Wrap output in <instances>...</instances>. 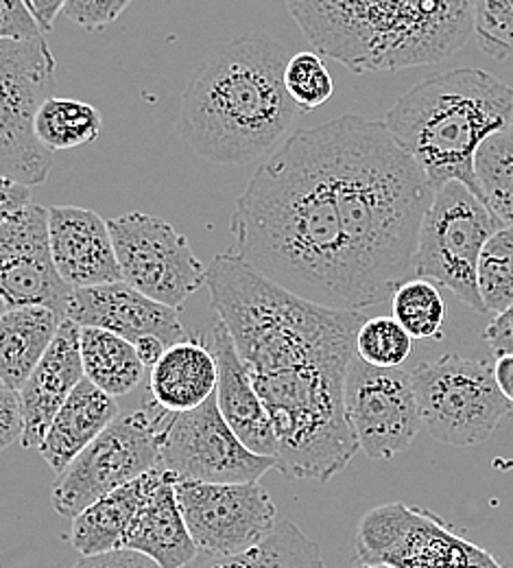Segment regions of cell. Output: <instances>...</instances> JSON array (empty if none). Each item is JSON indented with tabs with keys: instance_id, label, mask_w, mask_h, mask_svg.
I'll return each mask as SVG.
<instances>
[{
	"instance_id": "41",
	"label": "cell",
	"mask_w": 513,
	"mask_h": 568,
	"mask_svg": "<svg viewBox=\"0 0 513 568\" xmlns=\"http://www.w3.org/2000/svg\"><path fill=\"white\" fill-rule=\"evenodd\" d=\"M27 2L33 9L44 33H51L55 29V18L64 11V4L69 0H27Z\"/></svg>"
},
{
	"instance_id": "43",
	"label": "cell",
	"mask_w": 513,
	"mask_h": 568,
	"mask_svg": "<svg viewBox=\"0 0 513 568\" xmlns=\"http://www.w3.org/2000/svg\"><path fill=\"white\" fill-rule=\"evenodd\" d=\"M494 372L503 394L513 403V355L499 356L494 363Z\"/></svg>"
},
{
	"instance_id": "30",
	"label": "cell",
	"mask_w": 513,
	"mask_h": 568,
	"mask_svg": "<svg viewBox=\"0 0 513 568\" xmlns=\"http://www.w3.org/2000/svg\"><path fill=\"white\" fill-rule=\"evenodd\" d=\"M391 311L413 339H441L445 304L433 281L411 278L400 284L391 297Z\"/></svg>"
},
{
	"instance_id": "3",
	"label": "cell",
	"mask_w": 513,
	"mask_h": 568,
	"mask_svg": "<svg viewBox=\"0 0 513 568\" xmlns=\"http://www.w3.org/2000/svg\"><path fill=\"white\" fill-rule=\"evenodd\" d=\"M289 51L271 38H238L188 81L177 136L199 158L247 164L276 153L299 112L285 83Z\"/></svg>"
},
{
	"instance_id": "36",
	"label": "cell",
	"mask_w": 513,
	"mask_h": 568,
	"mask_svg": "<svg viewBox=\"0 0 513 568\" xmlns=\"http://www.w3.org/2000/svg\"><path fill=\"white\" fill-rule=\"evenodd\" d=\"M44 38L33 9L27 0H0V40Z\"/></svg>"
},
{
	"instance_id": "33",
	"label": "cell",
	"mask_w": 513,
	"mask_h": 568,
	"mask_svg": "<svg viewBox=\"0 0 513 568\" xmlns=\"http://www.w3.org/2000/svg\"><path fill=\"white\" fill-rule=\"evenodd\" d=\"M285 83L294 97L299 112H312L321 108L335 94V79L319 53H295L285 69Z\"/></svg>"
},
{
	"instance_id": "7",
	"label": "cell",
	"mask_w": 513,
	"mask_h": 568,
	"mask_svg": "<svg viewBox=\"0 0 513 568\" xmlns=\"http://www.w3.org/2000/svg\"><path fill=\"white\" fill-rule=\"evenodd\" d=\"M58 62L44 38L0 40V171L24 186L44 184L53 151L35 132L40 108L53 94Z\"/></svg>"
},
{
	"instance_id": "34",
	"label": "cell",
	"mask_w": 513,
	"mask_h": 568,
	"mask_svg": "<svg viewBox=\"0 0 513 568\" xmlns=\"http://www.w3.org/2000/svg\"><path fill=\"white\" fill-rule=\"evenodd\" d=\"M474 36L488 58H512L513 0H474Z\"/></svg>"
},
{
	"instance_id": "6",
	"label": "cell",
	"mask_w": 513,
	"mask_h": 568,
	"mask_svg": "<svg viewBox=\"0 0 513 568\" xmlns=\"http://www.w3.org/2000/svg\"><path fill=\"white\" fill-rule=\"evenodd\" d=\"M384 123L435 191L456 180L479 195L476 153L513 123V88L481 69L438 72L398 97Z\"/></svg>"
},
{
	"instance_id": "40",
	"label": "cell",
	"mask_w": 513,
	"mask_h": 568,
	"mask_svg": "<svg viewBox=\"0 0 513 568\" xmlns=\"http://www.w3.org/2000/svg\"><path fill=\"white\" fill-rule=\"evenodd\" d=\"M31 186L18 184L13 180L2 178V189H0V214L13 213L27 204H31Z\"/></svg>"
},
{
	"instance_id": "8",
	"label": "cell",
	"mask_w": 513,
	"mask_h": 568,
	"mask_svg": "<svg viewBox=\"0 0 513 568\" xmlns=\"http://www.w3.org/2000/svg\"><path fill=\"white\" fill-rule=\"evenodd\" d=\"M411 374L422 426L441 444H481L512 414L490 361L443 355Z\"/></svg>"
},
{
	"instance_id": "11",
	"label": "cell",
	"mask_w": 513,
	"mask_h": 568,
	"mask_svg": "<svg viewBox=\"0 0 513 568\" xmlns=\"http://www.w3.org/2000/svg\"><path fill=\"white\" fill-rule=\"evenodd\" d=\"M357 558L393 568H505L440 516L407 503L367 511L357 529Z\"/></svg>"
},
{
	"instance_id": "31",
	"label": "cell",
	"mask_w": 513,
	"mask_h": 568,
	"mask_svg": "<svg viewBox=\"0 0 513 568\" xmlns=\"http://www.w3.org/2000/svg\"><path fill=\"white\" fill-rule=\"evenodd\" d=\"M479 293L488 313H501L513 304V227L501 225L485 243L479 270Z\"/></svg>"
},
{
	"instance_id": "42",
	"label": "cell",
	"mask_w": 513,
	"mask_h": 568,
	"mask_svg": "<svg viewBox=\"0 0 513 568\" xmlns=\"http://www.w3.org/2000/svg\"><path fill=\"white\" fill-rule=\"evenodd\" d=\"M134 346H136V351H138V355L143 358L147 369H151L160 361V356L164 355L166 348H168L160 337H145V339H141Z\"/></svg>"
},
{
	"instance_id": "35",
	"label": "cell",
	"mask_w": 513,
	"mask_h": 568,
	"mask_svg": "<svg viewBox=\"0 0 513 568\" xmlns=\"http://www.w3.org/2000/svg\"><path fill=\"white\" fill-rule=\"evenodd\" d=\"M132 0H69L64 16L85 31H101L116 22Z\"/></svg>"
},
{
	"instance_id": "4",
	"label": "cell",
	"mask_w": 513,
	"mask_h": 568,
	"mask_svg": "<svg viewBox=\"0 0 513 568\" xmlns=\"http://www.w3.org/2000/svg\"><path fill=\"white\" fill-rule=\"evenodd\" d=\"M206 286L252 376L350 367L357 355L363 311L304 300L252 270L234 252L219 254L208 265Z\"/></svg>"
},
{
	"instance_id": "39",
	"label": "cell",
	"mask_w": 513,
	"mask_h": 568,
	"mask_svg": "<svg viewBox=\"0 0 513 568\" xmlns=\"http://www.w3.org/2000/svg\"><path fill=\"white\" fill-rule=\"evenodd\" d=\"M74 568H162L147 556L132 549H116L110 554L83 558Z\"/></svg>"
},
{
	"instance_id": "2",
	"label": "cell",
	"mask_w": 513,
	"mask_h": 568,
	"mask_svg": "<svg viewBox=\"0 0 513 568\" xmlns=\"http://www.w3.org/2000/svg\"><path fill=\"white\" fill-rule=\"evenodd\" d=\"M369 306L415 278V254L435 186L384 121L346 114L310 128Z\"/></svg>"
},
{
	"instance_id": "38",
	"label": "cell",
	"mask_w": 513,
	"mask_h": 568,
	"mask_svg": "<svg viewBox=\"0 0 513 568\" xmlns=\"http://www.w3.org/2000/svg\"><path fill=\"white\" fill-rule=\"evenodd\" d=\"M483 339L496 356L513 355V304L496 313L488 324Z\"/></svg>"
},
{
	"instance_id": "26",
	"label": "cell",
	"mask_w": 513,
	"mask_h": 568,
	"mask_svg": "<svg viewBox=\"0 0 513 568\" xmlns=\"http://www.w3.org/2000/svg\"><path fill=\"white\" fill-rule=\"evenodd\" d=\"M81 361L85 378L114 398L138 389L147 372L132 342L92 326L81 328Z\"/></svg>"
},
{
	"instance_id": "29",
	"label": "cell",
	"mask_w": 513,
	"mask_h": 568,
	"mask_svg": "<svg viewBox=\"0 0 513 568\" xmlns=\"http://www.w3.org/2000/svg\"><path fill=\"white\" fill-rule=\"evenodd\" d=\"M479 197L494 216L513 227V132L503 130L481 144L474 162Z\"/></svg>"
},
{
	"instance_id": "14",
	"label": "cell",
	"mask_w": 513,
	"mask_h": 568,
	"mask_svg": "<svg viewBox=\"0 0 513 568\" xmlns=\"http://www.w3.org/2000/svg\"><path fill=\"white\" fill-rule=\"evenodd\" d=\"M177 498L199 554L238 556L278 529V507L258 484L177 481Z\"/></svg>"
},
{
	"instance_id": "10",
	"label": "cell",
	"mask_w": 513,
	"mask_h": 568,
	"mask_svg": "<svg viewBox=\"0 0 513 568\" xmlns=\"http://www.w3.org/2000/svg\"><path fill=\"white\" fill-rule=\"evenodd\" d=\"M501 225L470 186L456 180L443 184L435 191L422 223L415 278L445 286L463 304L488 313L479 293L476 270L485 243Z\"/></svg>"
},
{
	"instance_id": "27",
	"label": "cell",
	"mask_w": 513,
	"mask_h": 568,
	"mask_svg": "<svg viewBox=\"0 0 513 568\" xmlns=\"http://www.w3.org/2000/svg\"><path fill=\"white\" fill-rule=\"evenodd\" d=\"M184 568H326L319 545L285 520L256 549L238 556L199 554Z\"/></svg>"
},
{
	"instance_id": "17",
	"label": "cell",
	"mask_w": 513,
	"mask_h": 568,
	"mask_svg": "<svg viewBox=\"0 0 513 568\" xmlns=\"http://www.w3.org/2000/svg\"><path fill=\"white\" fill-rule=\"evenodd\" d=\"M66 320H73L81 328L92 326L116 333L132 344L160 337L166 346H173L188 337L177 308L151 300L125 281L73 288Z\"/></svg>"
},
{
	"instance_id": "23",
	"label": "cell",
	"mask_w": 513,
	"mask_h": 568,
	"mask_svg": "<svg viewBox=\"0 0 513 568\" xmlns=\"http://www.w3.org/2000/svg\"><path fill=\"white\" fill-rule=\"evenodd\" d=\"M119 414L121 412L116 398L83 376L71 398L58 412L38 453L49 464V468L60 475Z\"/></svg>"
},
{
	"instance_id": "45",
	"label": "cell",
	"mask_w": 513,
	"mask_h": 568,
	"mask_svg": "<svg viewBox=\"0 0 513 568\" xmlns=\"http://www.w3.org/2000/svg\"><path fill=\"white\" fill-rule=\"evenodd\" d=\"M512 132H513V123H512Z\"/></svg>"
},
{
	"instance_id": "15",
	"label": "cell",
	"mask_w": 513,
	"mask_h": 568,
	"mask_svg": "<svg viewBox=\"0 0 513 568\" xmlns=\"http://www.w3.org/2000/svg\"><path fill=\"white\" fill-rule=\"evenodd\" d=\"M346 407L359 446L371 459L398 457L422 428L413 374L369 365L359 355L348 369Z\"/></svg>"
},
{
	"instance_id": "1",
	"label": "cell",
	"mask_w": 513,
	"mask_h": 568,
	"mask_svg": "<svg viewBox=\"0 0 513 568\" xmlns=\"http://www.w3.org/2000/svg\"><path fill=\"white\" fill-rule=\"evenodd\" d=\"M229 227L232 252L271 283L339 311L369 306L310 128L258 166Z\"/></svg>"
},
{
	"instance_id": "12",
	"label": "cell",
	"mask_w": 513,
	"mask_h": 568,
	"mask_svg": "<svg viewBox=\"0 0 513 568\" xmlns=\"http://www.w3.org/2000/svg\"><path fill=\"white\" fill-rule=\"evenodd\" d=\"M107 223L123 281L151 300L179 311L188 297L208 284V267L197 258L191 241L168 221L136 211Z\"/></svg>"
},
{
	"instance_id": "21",
	"label": "cell",
	"mask_w": 513,
	"mask_h": 568,
	"mask_svg": "<svg viewBox=\"0 0 513 568\" xmlns=\"http://www.w3.org/2000/svg\"><path fill=\"white\" fill-rule=\"evenodd\" d=\"M208 346L219 365L217 403L234 433L258 455L278 457V437L271 416L252 381L245 361L238 355L227 326L217 320Z\"/></svg>"
},
{
	"instance_id": "37",
	"label": "cell",
	"mask_w": 513,
	"mask_h": 568,
	"mask_svg": "<svg viewBox=\"0 0 513 568\" xmlns=\"http://www.w3.org/2000/svg\"><path fill=\"white\" fill-rule=\"evenodd\" d=\"M24 414L20 392L0 381V448H9L13 442H22Z\"/></svg>"
},
{
	"instance_id": "28",
	"label": "cell",
	"mask_w": 513,
	"mask_h": 568,
	"mask_svg": "<svg viewBox=\"0 0 513 568\" xmlns=\"http://www.w3.org/2000/svg\"><path fill=\"white\" fill-rule=\"evenodd\" d=\"M101 130L103 119L99 110L69 97L47 99L35 119L38 139L53 153L90 144L101 136Z\"/></svg>"
},
{
	"instance_id": "18",
	"label": "cell",
	"mask_w": 513,
	"mask_h": 568,
	"mask_svg": "<svg viewBox=\"0 0 513 568\" xmlns=\"http://www.w3.org/2000/svg\"><path fill=\"white\" fill-rule=\"evenodd\" d=\"M51 247L66 283L79 286L123 281L110 223L94 211L76 206L49 209Z\"/></svg>"
},
{
	"instance_id": "32",
	"label": "cell",
	"mask_w": 513,
	"mask_h": 568,
	"mask_svg": "<svg viewBox=\"0 0 513 568\" xmlns=\"http://www.w3.org/2000/svg\"><path fill=\"white\" fill-rule=\"evenodd\" d=\"M413 351V337L396 317L366 320L357 335V355L376 367H400Z\"/></svg>"
},
{
	"instance_id": "24",
	"label": "cell",
	"mask_w": 513,
	"mask_h": 568,
	"mask_svg": "<svg viewBox=\"0 0 513 568\" xmlns=\"http://www.w3.org/2000/svg\"><path fill=\"white\" fill-rule=\"evenodd\" d=\"M64 317L47 306L4 308L0 317V381L22 389L55 342Z\"/></svg>"
},
{
	"instance_id": "19",
	"label": "cell",
	"mask_w": 513,
	"mask_h": 568,
	"mask_svg": "<svg viewBox=\"0 0 513 568\" xmlns=\"http://www.w3.org/2000/svg\"><path fill=\"white\" fill-rule=\"evenodd\" d=\"M148 475L147 495L123 538V549L138 551L162 568L188 567L199 549L179 507V477L162 466Z\"/></svg>"
},
{
	"instance_id": "22",
	"label": "cell",
	"mask_w": 513,
	"mask_h": 568,
	"mask_svg": "<svg viewBox=\"0 0 513 568\" xmlns=\"http://www.w3.org/2000/svg\"><path fill=\"white\" fill-rule=\"evenodd\" d=\"M219 365L211 346L199 335L166 348L148 369V394L155 405L171 414L202 407L217 394Z\"/></svg>"
},
{
	"instance_id": "16",
	"label": "cell",
	"mask_w": 513,
	"mask_h": 568,
	"mask_svg": "<svg viewBox=\"0 0 513 568\" xmlns=\"http://www.w3.org/2000/svg\"><path fill=\"white\" fill-rule=\"evenodd\" d=\"M74 286L55 265L49 209L31 202L0 214V297L2 311L47 306L66 320Z\"/></svg>"
},
{
	"instance_id": "13",
	"label": "cell",
	"mask_w": 513,
	"mask_h": 568,
	"mask_svg": "<svg viewBox=\"0 0 513 568\" xmlns=\"http://www.w3.org/2000/svg\"><path fill=\"white\" fill-rule=\"evenodd\" d=\"M160 466L179 479L208 484L260 481L278 468L276 457L254 453L227 425L217 394L202 407L168 414L162 426Z\"/></svg>"
},
{
	"instance_id": "9",
	"label": "cell",
	"mask_w": 513,
	"mask_h": 568,
	"mask_svg": "<svg viewBox=\"0 0 513 568\" xmlns=\"http://www.w3.org/2000/svg\"><path fill=\"white\" fill-rule=\"evenodd\" d=\"M168 414L153 400L145 409L119 414L58 475L51 493L53 509L73 520L94 500L157 468Z\"/></svg>"
},
{
	"instance_id": "5",
	"label": "cell",
	"mask_w": 513,
	"mask_h": 568,
	"mask_svg": "<svg viewBox=\"0 0 513 568\" xmlns=\"http://www.w3.org/2000/svg\"><path fill=\"white\" fill-rule=\"evenodd\" d=\"M287 7L317 53L357 74L433 67L474 36V0H287Z\"/></svg>"
},
{
	"instance_id": "44",
	"label": "cell",
	"mask_w": 513,
	"mask_h": 568,
	"mask_svg": "<svg viewBox=\"0 0 513 568\" xmlns=\"http://www.w3.org/2000/svg\"><path fill=\"white\" fill-rule=\"evenodd\" d=\"M357 568H393L387 567V565H363V562H359V567Z\"/></svg>"
},
{
	"instance_id": "25",
	"label": "cell",
	"mask_w": 513,
	"mask_h": 568,
	"mask_svg": "<svg viewBox=\"0 0 513 568\" xmlns=\"http://www.w3.org/2000/svg\"><path fill=\"white\" fill-rule=\"evenodd\" d=\"M148 473L94 500L74 516L71 542L83 558L123 549V538L147 495Z\"/></svg>"
},
{
	"instance_id": "20",
	"label": "cell",
	"mask_w": 513,
	"mask_h": 568,
	"mask_svg": "<svg viewBox=\"0 0 513 568\" xmlns=\"http://www.w3.org/2000/svg\"><path fill=\"white\" fill-rule=\"evenodd\" d=\"M85 376L81 361V326L64 320L49 353L42 356L20 389L24 414V448H40L58 412L71 398L74 387Z\"/></svg>"
}]
</instances>
